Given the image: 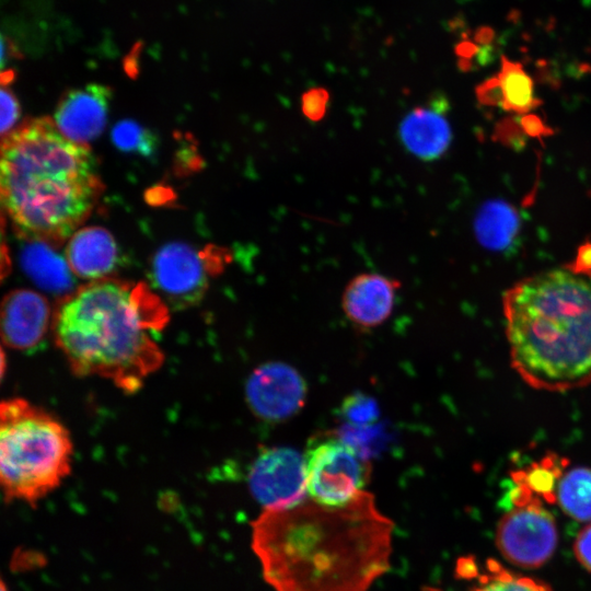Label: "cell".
I'll list each match as a JSON object with an SVG mask.
<instances>
[{
  "mask_svg": "<svg viewBox=\"0 0 591 591\" xmlns=\"http://www.w3.org/2000/svg\"><path fill=\"white\" fill-rule=\"evenodd\" d=\"M513 493L514 507L499 520L496 545L511 564L534 569L544 565L554 554L558 532L553 514L540 497L518 477Z\"/></svg>",
  "mask_w": 591,
  "mask_h": 591,
  "instance_id": "obj_7",
  "label": "cell"
},
{
  "mask_svg": "<svg viewBox=\"0 0 591 591\" xmlns=\"http://www.w3.org/2000/svg\"><path fill=\"white\" fill-rule=\"evenodd\" d=\"M167 321L166 303L148 285L105 278L62 297L51 326L76 374L131 393L163 363L155 336Z\"/></svg>",
  "mask_w": 591,
  "mask_h": 591,
  "instance_id": "obj_2",
  "label": "cell"
},
{
  "mask_svg": "<svg viewBox=\"0 0 591 591\" xmlns=\"http://www.w3.org/2000/svg\"><path fill=\"white\" fill-rule=\"evenodd\" d=\"M114 144L124 152L149 155L155 148V139L149 130L134 120H121L112 130Z\"/></svg>",
  "mask_w": 591,
  "mask_h": 591,
  "instance_id": "obj_22",
  "label": "cell"
},
{
  "mask_svg": "<svg viewBox=\"0 0 591 591\" xmlns=\"http://www.w3.org/2000/svg\"><path fill=\"white\" fill-rule=\"evenodd\" d=\"M393 531L367 491L339 508L308 498L263 510L252 548L274 591H368L390 569Z\"/></svg>",
  "mask_w": 591,
  "mask_h": 591,
  "instance_id": "obj_1",
  "label": "cell"
},
{
  "mask_svg": "<svg viewBox=\"0 0 591 591\" xmlns=\"http://www.w3.org/2000/svg\"><path fill=\"white\" fill-rule=\"evenodd\" d=\"M73 444L51 414L24 398L0 405V482L5 500L31 506L71 473Z\"/></svg>",
  "mask_w": 591,
  "mask_h": 591,
  "instance_id": "obj_5",
  "label": "cell"
},
{
  "mask_svg": "<svg viewBox=\"0 0 591 591\" xmlns=\"http://www.w3.org/2000/svg\"><path fill=\"white\" fill-rule=\"evenodd\" d=\"M468 591H553L537 579L512 572L494 559L486 563V571Z\"/></svg>",
  "mask_w": 591,
  "mask_h": 591,
  "instance_id": "obj_20",
  "label": "cell"
},
{
  "mask_svg": "<svg viewBox=\"0 0 591 591\" xmlns=\"http://www.w3.org/2000/svg\"><path fill=\"white\" fill-rule=\"evenodd\" d=\"M329 92L322 86L311 88L301 95V111L313 123L322 120L328 108Z\"/></svg>",
  "mask_w": 591,
  "mask_h": 591,
  "instance_id": "obj_24",
  "label": "cell"
},
{
  "mask_svg": "<svg viewBox=\"0 0 591 591\" xmlns=\"http://www.w3.org/2000/svg\"><path fill=\"white\" fill-rule=\"evenodd\" d=\"M21 265L35 285L53 293L72 292L73 273L67 259L53 246L40 241H28L21 252Z\"/></svg>",
  "mask_w": 591,
  "mask_h": 591,
  "instance_id": "obj_16",
  "label": "cell"
},
{
  "mask_svg": "<svg viewBox=\"0 0 591 591\" xmlns=\"http://www.w3.org/2000/svg\"><path fill=\"white\" fill-rule=\"evenodd\" d=\"M398 136L406 150L422 161L439 159L452 140L450 124L439 105L413 108L401 121Z\"/></svg>",
  "mask_w": 591,
  "mask_h": 591,
  "instance_id": "obj_15",
  "label": "cell"
},
{
  "mask_svg": "<svg viewBox=\"0 0 591 591\" xmlns=\"http://www.w3.org/2000/svg\"><path fill=\"white\" fill-rule=\"evenodd\" d=\"M1 136L4 137L13 130L19 117L20 105L19 102L10 89L2 85L1 89Z\"/></svg>",
  "mask_w": 591,
  "mask_h": 591,
  "instance_id": "obj_25",
  "label": "cell"
},
{
  "mask_svg": "<svg viewBox=\"0 0 591 591\" xmlns=\"http://www.w3.org/2000/svg\"><path fill=\"white\" fill-rule=\"evenodd\" d=\"M493 32L489 27L480 28L476 34V39L486 43L491 38Z\"/></svg>",
  "mask_w": 591,
  "mask_h": 591,
  "instance_id": "obj_28",
  "label": "cell"
},
{
  "mask_svg": "<svg viewBox=\"0 0 591 591\" xmlns=\"http://www.w3.org/2000/svg\"><path fill=\"white\" fill-rule=\"evenodd\" d=\"M66 259L73 275L95 281L107 278L115 270L119 251L114 236L106 229L85 227L70 236Z\"/></svg>",
  "mask_w": 591,
  "mask_h": 591,
  "instance_id": "obj_14",
  "label": "cell"
},
{
  "mask_svg": "<svg viewBox=\"0 0 591 591\" xmlns=\"http://www.w3.org/2000/svg\"><path fill=\"white\" fill-rule=\"evenodd\" d=\"M303 455L308 497L312 501L339 508L364 493L368 460L339 434L314 437Z\"/></svg>",
  "mask_w": 591,
  "mask_h": 591,
  "instance_id": "obj_6",
  "label": "cell"
},
{
  "mask_svg": "<svg viewBox=\"0 0 591 591\" xmlns=\"http://www.w3.org/2000/svg\"><path fill=\"white\" fill-rule=\"evenodd\" d=\"M474 228L477 240L485 247L505 250L518 233L517 211L503 201H489L478 211Z\"/></svg>",
  "mask_w": 591,
  "mask_h": 591,
  "instance_id": "obj_18",
  "label": "cell"
},
{
  "mask_svg": "<svg viewBox=\"0 0 591 591\" xmlns=\"http://www.w3.org/2000/svg\"><path fill=\"white\" fill-rule=\"evenodd\" d=\"M568 268L576 274L591 276V243H586L578 250L576 259Z\"/></svg>",
  "mask_w": 591,
  "mask_h": 591,
  "instance_id": "obj_27",
  "label": "cell"
},
{
  "mask_svg": "<svg viewBox=\"0 0 591 591\" xmlns=\"http://www.w3.org/2000/svg\"><path fill=\"white\" fill-rule=\"evenodd\" d=\"M399 281L376 273L355 276L345 287L341 309L360 328H375L392 314Z\"/></svg>",
  "mask_w": 591,
  "mask_h": 591,
  "instance_id": "obj_13",
  "label": "cell"
},
{
  "mask_svg": "<svg viewBox=\"0 0 591 591\" xmlns=\"http://www.w3.org/2000/svg\"><path fill=\"white\" fill-rule=\"evenodd\" d=\"M308 384L291 364L281 361L256 367L245 384V399L252 413L267 422H282L305 406Z\"/></svg>",
  "mask_w": 591,
  "mask_h": 591,
  "instance_id": "obj_10",
  "label": "cell"
},
{
  "mask_svg": "<svg viewBox=\"0 0 591 591\" xmlns=\"http://www.w3.org/2000/svg\"><path fill=\"white\" fill-rule=\"evenodd\" d=\"M564 463L565 460L556 454H547L526 471H519L513 475L521 479L533 494L552 502L556 501V490L561 478Z\"/></svg>",
  "mask_w": 591,
  "mask_h": 591,
  "instance_id": "obj_21",
  "label": "cell"
},
{
  "mask_svg": "<svg viewBox=\"0 0 591 591\" xmlns=\"http://www.w3.org/2000/svg\"><path fill=\"white\" fill-rule=\"evenodd\" d=\"M111 90L88 84L67 92L57 105L54 123L69 140L86 146L103 131L108 112Z\"/></svg>",
  "mask_w": 591,
  "mask_h": 591,
  "instance_id": "obj_11",
  "label": "cell"
},
{
  "mask_svg": "<svg viewBox=\"0 0 591 591\" xmlns=\"http://www.w3.org/2000/svg\"><path fill=\"white\" fill-rule=\"evenodd\" d=\"M340 415L347 426L368 427L376 422L380 410L374 398L362 393H355L341 403Z\"/></svg>",
  "mask_w": 591,
  "mask_h": 591,
  "instance_id": "obj_23",
  "label": "cell"
},
{
  "mask_svg": "<svg viewBox=\"0 0 591 591\" xmlns=\"http://www.w3.org/2000/svg\"><path fill=\"white\" fill-rule=\"evenodd\" d=\"M247 484L263 510L293 508L309 498L304 455L290 447L265 448L248 470Z\"/></svg>",
  "mask_w": 591,
  "mask_h": 591,
  "instance_id": "obj_9",
  "label": "cell"
},
{
  "mask_svg": "<svg viewBox=\"0 0 591 591\" xmlns=\"http://www.w3.org/2000/svg\"><path fill=\"white\" fill-rule=\"evenodd\" d=\"M230 259L227 250L208 246L202 251L173 242L162 246L153 256L150 277L165 303L186 308L199 302L210 278L218 275Z\"/></svg>",
  "mask_w": 591,
  "mask_h": 591,
  "instance_id": "obj_8",
  "label": "cell"
},
{
  "mask_svg": "<svg viewBox=\"0 0 591 591\" xmlns=\"http://www.w3.org/2000/svg\"><path fill=\"white\" fill-rule=\"evenodd\" d=\"M478 94L482 99L490 95V100L499 101L505 109L518 113L526 112L536 105L532 79L520 63L506 57L501 59L499 73L482 84Z\"/></svg>",
  "mask_w": 591,
  "mask_h": 591,
  "instance_id": "obj_17",
  "label": "cell"
},
{
  "mask_svg": "<svg viewBox=\"0 0 591 591\" xmlns=\"http://www.w3.org/2000/svg\"><path fill=\"white\" fill-rule=\"evenodd\" d=\"M556 501L573 520L591 521V468L579 466L565 473L557 486Z\"/></svg>",
  "mask_w": 591,
  "mask_h": 591,
  "instance_id": "obj_19",
  "label": "cell"
},
{
  "mask_svg": "<svg viewBox=\"0 0 591 591\" xmlns=\"http://www.w3.org/2000/svg\"><path fill=\"white\" fill-rule=\"evenodd\" d=\"M573 552L579 564L591 572V523L578 533L573 543Z\"/></svg>",
  "mask_w": 591,
  "mask_h": 591,
  "instance_id": "obj_26",
  "label": "cell"
},
{
  "mask_svg": "<svg viewBox=\"0 0 591 591\" xmlns=\"http://www.w3.org/2000/svg\"><path fill=\"white\" fill-rule=\"evenodd\" d=\"M511 366L536 390L591 383V281L569 268L526 277L502 299Z\"/></svg>",
  "mask_w": 591,
  "mask_h": 591,
  "instance_id": "obj_4",
  "label": "cell"
},
{
  "mask_svg": "<svg viewBox=\"0 0 591 591\" xmlns=\"http://www.w3.org/2000/svg\"><path fill=\"white\" fill-rule=\"evenodd\" d=\"M0 189L21 237L59 246L90 216L104 185L88 146L36 118L2 137Z\"/></svg>",
  "mask_w": 591,
  "mask_h": 591,
  "instance_id": "obj_3",
  "label": "cell"
},
{
  "mask_svg": "<svg viewBox=\"0 0 591 591\" xmlns=\"http://www.w3.org/2000/svg\"><path fill=\"white\" fill-rule=\"evenodd\" d=\"M51 311L47 299L31 289H15L1 303V337L10 348L30 350L47 333Z\"/></svg>",
  "mask_w": 591,
  "mask_h": 591,
  "instance_id": "obj_12",
  "label": "cell"
}]
</instances>
